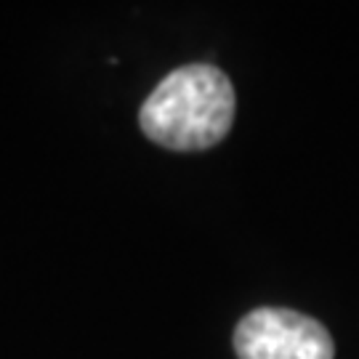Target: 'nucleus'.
Returning a JSON list of instances; mask_svg holds the SVG:
<instances>
[{
	"label": "nucleus",
	"mask_w": 359,
	"mask_h": 359,
	"mask_svg": "<svg viewBox=\"0 0 359 359\" xmlns=\"http://www.w3.org/2000/svg\"><path fill=\"white\" fill-rule=\"evenodd\" d=\"M237 96L229 75L213 65L168 72L139 109L142 133L173 152H203L229 136Z\"/></svg>",
	"instance_id": "f257e3e1"
},
{
	"label": "nucleus",
	"mask_w": 359,
	"mask_h": 359,
	"mask_svg": "<svg viewBox=\"0 0 359 359\" xmlns=\"http://www.w3.org/2000/svg\"><path fill=\"white\" fill-rule=\"evenodd\" d=\"M237 359H333L335 344L325 325L293 309L261 306L234 327Z\"/></svg>",
	"instance_id": "f03ea898"
}]
</instances>
